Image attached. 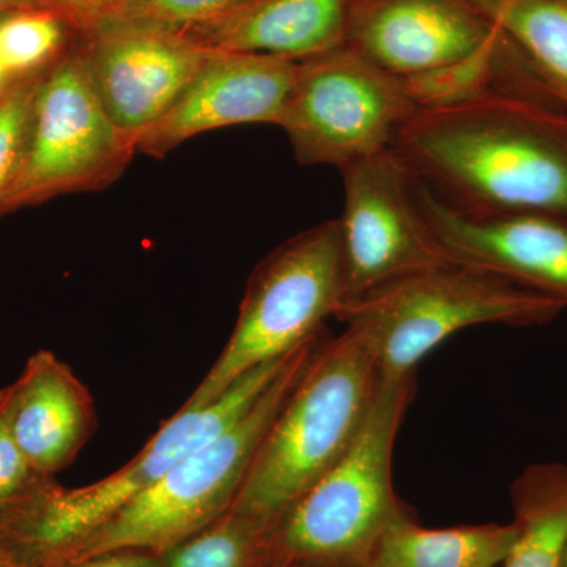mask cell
I'll return each instance as SVG.
<instances>
[{
  "mask_svg": "<svg viewBox=\"0 0 567 567\" xmlns=\"http://www.w3.org/2000/svg\"><path fill=\"white\" fill-rule=\"evenodd\" d=\"M339 171L346 192L338 219L346 275L342 301L453 264L417 210L412 174L391 148Z\"/></svg>",
  "mask_w": 567,
  "mask_h": 567,
  "instance_id": "10",
  "label": "cell"
},
{
  "mask_svg": "<svg viewBox=\"0 0 567 567\" xmlns=\"http://www.w3.org/2000/svg\"><path fill=\"white\" fill-rule=\"evenodd\" d=\"M54 477L40 475L22 454L10 425L9 393L0 390V518L33 498Z\"/></svg>",
  "mask_w": 567,
  "mask_h": 567,
  "instance_id": "24",
  "label": "cell"
},
{
  "mask_svg": "<svg viewBox=\"0 0 567 567\" xmlns=\"http://www.w3.org/2000/svg\"><path fill=\"white\" fill-rule=\"evenodd\" d=\"M557 2L566 3L567 6V0H557Z\"/></svg>",
  "mask_w": 567,
  "mask_h": 567,
  "instance_id": "33",
  "label": "cell"
},
{
  "mask_svg": "<svg viewBox=\"0 0 567 567\" xmlns=\"http://www.w3.org/2000/svg\"><path fill=\"white\" fill-rule=\"evenodd\" d=\"M274 529L229 509L163 555L162 567H267Z\"/></svg>",
  "mask_w": 567,
  "mask_h": 567,
  "instance_id": "20",
  "label": "cell"
},
{
  "mask_svg": "<svg viewBox=\"0 0 567 567\" xmlns=\"http://www.w3.org/2000/svg\"><path fill=\"white\" fill-rule=\"evenodd\" d=\"M267 567H292V566H289V565H287V563H284V561H279V559H271L270 565H268Z\"/></svg>",
  "mask_w": 567,
  "mask_h": 567,
  "instance_id": "30",
  "label": "cell"
},
{
  "mask_svg": "<svg viewBox=\"0 0 567 567\" xmlns=\"http://www.w3.org/2000/svg\"><path fill=\"white\" fill-rule=\"evenodd\" d=\"M66 24L48 11L9 14L0 24V65L13 78L48 69L65 48Z\"/></svg>",
  "mask_w": 567,
  "mask_h": 567,
  "instance_id": "21",
  "label": "cell"
},
{
  "mask_svg": "<svg viewBox=\"0 0 567 567\" xmlns=\"http://www.w3.org/2000/svg\"><path fill=\"white\" fill-rule=\"evenodd\" d=\"M413 196L451 262L502 276L567 309V216L461 210L416 177Z\"/></svg>",
  "mask_w": 567,
  "mask_h": 567,
  "instance_id": "11",
  "label": "cell"
},
{
  "mask_svg": "<svg viewBox=\"0 0 567 567\" xmlns=\"http://www.w3.org/2000/svg\"><path fill=\"white\" fill-rule=\"evenodd\" d=\"M563 567H567V547H566V551H565V566Z\"/></svg>",
  "mask_w": 567,
  "mask_h": 567,
  "instance_id": "32",
  "label": "cell"
},
{
  "mask_svg": "<svg viewBox=\"0 0 567 567\" xmlns=\"http://www.w3.org/2000/svg\"><path fill=\"white\" fill-rule=\"evenodd\" d=\"M125 0H31V10L48 11L66 25L92 32L114 17Z\"/></svg>",
  "mask_w": 567,
  "mask_h": 567,
  "instance_id": "25",
  "label": "cell"
},
{
  "mask_svg": "<svg viewBox=\"0 0 567 567\" xmlns=\"http://www.w3.org/2000/svg\"><path fill=\"white\" fill-rule=\"evenodd\" d=\"M352 0H245L218 20L181 31L210 52L303 62L347 43Z\"/></svg>",
  "mask_w": 567,
  "mask_h": 567,
  "instance_id": "16",
  "label": "cell"
},
{
  "mask_svg": "<svg viewBox=\"0 0 567 567\" xmlns=\"http://www.w3.org/2000/svg\"><path fill=\"white\" fill-rule=\"evenodd\" d=\"M391 151L446 203L473 213L567 216V107L495 95L415 110Z\"/></svg>",
  "mask_w": 567,
  "mask_h": 567,
  "instance_id": "1",
  "label": "cell"
},
{
  "mask_svg": "<svg viewBox=\"0 0 567 567\" xmlns=\"http://www.w3.org/2000/svg\"><path fill=\"white\" fill-rule=\"evenodd\" d=\"M6 388L11 432L29 464L50 477L69 468L99 425L89 388L50 350L29 357Z\"/></svg>",
  "mask_w": 567,
  "mask_h": 567,
  "instance_id": "15",
  "label": "cell"
},
{
  "mask_svg": "<svg viewBox=\"0 0 567 567\" xmlns=\"http://www.w3.org/2000/svg\"><path fill=\"white\" fill-rule=\"evenodd\" d=\"M0 567H40L35 563L29 561L28 558L14 554L10 548L0 546Z\"/></svg>",
  "mask_w": 567,
  "mask_h": 567,
  "instance_id": "27",
  "label": "cell"
},
{
  "mask_svg": "<svg viewBox=\"0 0 567 567\" xmlns=\"http://www.w3.org/2000/svg\"><path fill=\"white\" fill-rule=\"evenodd\" d=\"M415 110L402 78L346 43L297 62L276 126L298 163L342 169L391 148L399 126Z\"/></svg>",
  "mask_w": 567,
  "mask_h": 567,
  "instance_id": "9",
  "label": "cell"
},
{
  "mask_svg": "<svg viewBox=\"0 0 567 567\" xmlns=\"http://www.w3.org/2000/svg\"><path fill=\"white\" fill-rule=\"evenodd\" d=\"M415 377L380 375L352 445L276 525L271 559L292 567H368L388 528L405 513L394 494L393 456Z\"/></svg>",
  "mask_w": 567,
  "mask_h": 567,
  "instance_id": "4",
  "label": "cell"
},
{
  "mask_svg": "<svg viewBox=\"0 0 567 567\" xmlns=\"http://www.w3.org/2000/svg\"><path fill=\"white\" fill-rule=\"evenodd\" d=\"M344 295L338 219L284 241L254 268L229 341L183 409L212 404L254 369L316 339Z\"/></svg>",
  "mask_w": 567,
  "mask_h": 567,
  "instance_id": "7",
  "label": "cell"
},
{
  "mask_svg": "<svg viewBox=\"0 0 567 567\" xmlns=\"http://www.w3.org/2000/svg\"><path fill=\"white\" fill-rule=\"evenodd\" d=\"M295 71L297 62L271 55L210 52L181 99L137 137V153L163 158L183 142L212 130L278 125Z\"/></svg>",
  "mask_w": 567,
  "mask_h": 567,
  "instance_id": "14",
  "label": "cell"
},
{
  "mask_svg": "<svg viewBox=\"0 0 567 567\" xmlns=\"http://www.w3.org/2000/svg\"><path fill=\"white\" fill-rule=\"evenodd\" d=\"M244 2L245 0H125L114 17L100 28L134 25L181 32L218 20Z\"/></svg>",
  "mask_w": 567,
  "mask_h": 567,
  "instance_id": "23",
  "label": "cell"
},
{
  "mask_svg": "<svg viewBox=\"0 0 567 567\" xmlns=\"http://www.w3.org/2000/svg\"><path fill=\"white\" fill-rule=\"evenodd\" d=\"M295 352L254 369L212 404L182 406L128 464L99 483L66 488L50 481L33 498L0 518V546L40 567H50L66 547L158 483L186 454L244 416Z\"/></svg>",
  "mask_w": 567,
  "mask_h": 567,
  "instance_id": "5",
  "label": "cell"
},
{
  "mask_svg": "<svg viewBox=\"0 0 567 567\" xmlns=\"http://www.w3.org/2000/svg\"><path fill=\"white\" fill-rule=\"evenodd\" d=\"M498 32L475 0H352L347 44L410 78L461 61Z\"/></svg>",
  "mask_w": 567,
  "mask_h": 567,
  "instance_id": "13",
  "label": "cell"
},
{
  "mask_svg": "<svg viewBox=\"0 0 567 567\" xmlns=\"http://www.w3.org/2000/svg\"><path fill=\"white\" fill-rule=\"evenodd\" d=\"M518 536L503 567H563L567 547L566 465H533L513 487Z\"/></svg>",
  "mask_w": 567,
  "mask_h": 567,
  "instance_id": "18",
  "label": "cell"
},
{
  "mask_svg": "<svg viewBox=\"0 0 567 567\" xmlns=\"http://www.w3.org/2000/svg\"><path fill=\"white\" fill-rule=\"evenodd\" d=\"M162 558L144 550H117L65 567H162Z\"/></svg>",
  "mask_w": 567,
  "mask_h": 567,
  "instance_id": "26",
  "label": "cell"
},
{
  "mask_svg": "<svg viewBox=\"0 0 567 567\" xmlns=\"http://www.w3.org/2000/svg\"><path fill=\"white\" fill-rule=\"evenodd\" d=\"M44 70L17 78L0 99V205L17 181L24 159L33 104Z\"/></svg>",
  "mask_w": 567,
  "mask_h": 567,
  "instance_id": "22",
  "label": "cell"
},
{
  "mask_svg": "<svg viewBox=\"0 0 567 567\" xmlns=\"http://www.w3.org/2000/svg\"><path fill=\"white\" fill-rule=\"evenodd\" d=\"M93 91L80 52H63L41 76L20 173L0 205V218L59 196L100 192L136 155Z\"/></svg>",
  "mask_w": 567,
  "mask_h": 567,
  "instance_id": "8",
  "label": "cell"
},
{
  "mask_svg": "<svg viewBox=\"0 0 567 567\" xmlns=\"http://www.w3.org/2000/svg\"><path fill=\"white\" fill-rule=\"evenodd\" d=\"M319 336L301 346L267 390L226 431L181 458L147 491L71 544L50 567L117 550L163 557L230 509L257 447L315 353Z\"/></svg>",
  "mask_w": 567,
  "mask_h": 567,
  "instance_id": "3",
  "label": "cell"
},
{
  "mask_svg": "<svg viewBox=\"0 0 567 567\" xmlns=\"http://www.w3.org/2000/svg\"><path fill=\"white\" fill-rule=\"evenodd\" d=\"M7 17H9V14H0V24H2Z\"/></svg>",
  "mask_w": 567,
  "mask_h": 567,
  "instance_id": "31",
  "label": "cell"
},
{
  "mask_svg": "<svg viewBox=\"0 0 567 567\" xmlns=\"http://www.w3.org/2000/svg\"><path fill=\"white\" fill-rule=\"evenodd\" d=\"M380 382L371 339L346 324L317 342L303 374L257 447L230 509L275 528L360 432Z\"/></svg>",
  "mask_w": 567,
  "mask_h": 567,
  "instance_id": "2",
  "label": "cell"
},
{
  "mask_svg": "<svg viewBox=\"0 0 567 567\" xmlns=\"http://www.w3.org/2000/svg\"><path fill=\"white\" fill-rule=\"evenodd\" d=\"M31 10V0H0V14H13Z\"/></svg>",
  "mask_w": 567,
  "mask_h": 567,
  "instance_id": "28",
  "label": "cell"
},
{
  "mask_svg": "<svg viewBox=\"0 0 567 567\" xmlns=\"http://www.w3.org/2000/svg\"><path fill=\"white\" fill-rule=\"evenodd\" d=\"M558 303L502 276L447 264L398 279L342 301L336 319L363 331L379 358L380 375H416L425 354L477 324L550 323Z\"/></svg>",
  "mask_w": 567,
  "mask_h": 567,
  "instance_id": "6",
  "label": "cell"
},
{
  "mask_svg": "<svg viewBox=\"0 0 567 567\" xmlns=\"http://www.w3.org/2000/svg\"><path fill=\"white\" fill-rule=\"evenodd\" d=\"M566 470H567V465H566Z\"/></svg>",
  "mask_w": 567,
  "mask_h": 567,
  "instance_id": "34",
  "label": "cell"
},
{
  "mask_svg": "<svg viewBox=\"0 0 567 567\" xmlns=\"http://www.w3.org/2000/svg\"><path fill=\"white\" fill-rule=\"evenodd\" d=\"M567 107V6L557 0H475Z\"/></svg>",
  "mask_w": 567,
  "mask_h": 567,
  "instance_id": "19",
  "label": "cell"
},
{
  "mask_svg": "<svg viewBox=\"0 0 567 567\" xmlns=\"http://www.w3.org/2000/svg\"><path fill=\"white\" fill-rule=\"evenodd\" d=\"M517 536L516 520L435 529L404 513L388 528L368 567H498Z\"/></svg>",
  "mask_w": 567,
  "mask_h": 567,
  "instance_id": "17",
  "label": "cell"
},
{
  "mask_svg": "<svg viewBox=\"0 0 567 567\" xmlns=\"http://www.w3.org/2000/svg\"><path fill=\"white\" fill-rule=\"evenodd\" d=\"M80 52L96 96L111 121L136 142L197 76L210 52L182 33L106 25Z\"/></svg>",
  "mask_w": 567,
  "mask_h": 567,
  "instance_id": "12",
  "label": "cell"
},
{
  "mask_svg": "<svg viewBox=\"0 0 567 567\" xmlns=\"http://www.w3.org/2000/svg\"><path fill=\"white\" fill-rule=\"evenodd\" d=\"M14 80H17V78L11 76V74L7 73V71L3 70V66L0 65V99H2L3 93L9 91V87L13 84Z\"/></svg>",
  "mask_w": 567,
  "mask_h": 567,
  "instance_id": "29",
  "label": "cell"
}]
</instances>
